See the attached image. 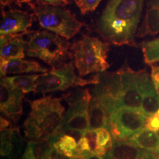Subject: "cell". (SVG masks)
Wrapping results in <instances>:
<instances>
[{
	"label": "cell",
	"instance_id": "1",
	"mask_svg": "<svg viewBox=\"0 0 159 159\" xmlns=\"http://www.w3.org/2000/svg\"><path fill=\"white\" fill-rule=\"evenodd\" d=\"M144 1L108 0L97 22L99 35L113 44L135 46Z\"/></svg>",
	"mask_w": 159,
	"mask_h": 159
},
{
	"label": "cell",
	"instance_id": "2",
	"mask_svg": "<svg viewBox=\"0 0 159 159\" xmlns=\"http://www.w3.org/2000/svg\"><path fill=\"white\" fill-rule=\"evenodd\" d=\"M109 43L89 35H83L80 39L71 43L69 49L80 76L100 73L109 68L110 65L107 61Z\"/></svg>",
	"mask_w": 159,
	"mask_h": 159
},
{
	"label": "cell",
	"instance_id": "3",
	"mask_svg": "<svg viewBox=\"0 0 159 159\" xmlns=\"http://www.w3.org/2000/svg\"><path fill=\"white\" fill-rule=\"evenodd\" d=\"M69 47L66 40L53 32L37 31L30 35L25 50L27 56L38 57L52 68H58L73 56Z\"/></svg>",
	"mask_w": 159,
	"mask_h": 159
},
{
	"label": "cell",
	"instance_id": "4",
	"mask_svg": "<svg viewBox=\"0 0 159 159\" xmlns=\"http://www.w3.org/2000/svg\"><path fill=\"white\" fill-rule=\"evenodd\" d=\"M61 98L44 97L30 102V116L39 128L41 140H48L63 133L65 109Z\"/></svg>",
	"mask_w": 159,
	"mask_h": 159
},
{
	"label": "cell",
	"instance_id": "5",
	"mask_svg": "<svg viewBox=\"0 0 159 159\" xmlns=\"http://www.w3.org/2000/svg\"><path fill=\"white\" fill-rule=\"evenodd\" d=\"M99 82V73L85 80L77 77L72 62L66 63L58 68H52L50 71L39 75L35 81L34 93L45 94L63 91L75 86L97 84Z\"/></svg>",
	"mask_w": 159,
	"mask_h": 159
},
{
	"label": "cell",
	"instance_id": "6",
	"mask_svg": "<svg viewBox=\"0 0 159 159\" xmlns=\"http://www.w3.org/2000/svg\"><path fill=\"white\" fill-rule=\"evenodd\" d=\"M33 10L41 27L66 39L75 36L84 26L68 10L43 4Z\"/></svg>",
	"mask_w": 159,
	"mask_h": 159
},
{
	"label": "cell",
	"instance_id": "7",
	"mask_svg": "<svg viewBox=\"0 0 159 159\" xmlns=\"http://www.w3.org/2000/svg\"><path fill=\"white\" fill-rule=\"evenodd\" d=\"M148 116L139 111L121 107L111 113L110 131L113 140L125 141L146 127Z\"/></svg>",
	"mask_w": 159,
	"mask_h": 159
},
{
	"label": "cell",
	"instance_id": "8",
	"mask_svg": "<svg viewBox=\"0 0 159 159\" xmlns=\"http://www.w3.org/2000/svg\"><path fill=\"white\" fill-rule=\"evenodd\" d=\"M122 87V96L119 108L124 107L140 111L143 99V88L150 80L145 70L134 71L125 64L119 69Z\"/></svg>",
	"mask_w": 159,
	"mask_h": 159
},
{
	"label": "cell",
	"instance_id": "9",
	"mask_svg": "<svg viewBox=\"0 0 159 159\" xmlns=\"http://www.w3.org/2000/svg\"><path fill=\"white\" fill-rule=\"evenodd\" d=\"M122 96V87L119 71L99 73V82L92 90V97L104 104L110 114L119 108Z\"/></svg>",
	"mask_w": 159,
	"mask_h": 159
},
{
	"label": "cell",
	"instance_id": "10",
	"mask_svg": "<svg viewBox=\"0 0 159 159\" xmlns=\"http://www.w3.org/2000/svg\"><path fill=\"white\" fill-rule=\"evenodd\" d=\"M24 93L1 80V113L4 117L16 123L22 114Z\"/></svg>",
	"mask_w": 159,
	"mask_h": 159
},
{
	"label": "cell",
	"instance_id": "11",
	"mask_svg": "<svg viewBox=\"0 0 159 159\" xmlns=\"http://www.w3.org/2000/svg\"><path fill=\"white\" fill-rule=\"evenodd\" d=\"M33 16L27 12L9 7L5 10L2 7L1 35L27 33V29L32 25Z\"/></svg>",
	"mask_w": 159,
	"mask_h": 159
},
{
	"label": "cell",
	"instance_id": "12",
	"mask_svg": "<svg viewBox=\"0 0 159 159\" xmlns=\"http://www.w3.org/2000/svg\"><path fill=\"white\" fill-rule=\"evenodd\" d=\"M150 151L144 150L129 141L113 140V146L104 156V159H141Z\"/></svg>",
	"mask_w": 159,
	"mask_h": 159
},
{
	"label": "cell",
	"instance_id": "13",
	"mask_svg": "<svg viewBox=\"0 0 159 159\" xmlns=\"http://www.w3.org/2000/svg\"><path fill=\"white\" fill-rule=\"evenodd\" d=\"M1 77H4L7 75L22 74L30 72H47L48 69L43 67L35 61H24L20 58L10 59L1 61L0 63Z\"/></svg>",
	"mask_w": 159,
	"mask_h": 159
},
{
	"label": "cell",
	"instance_id": "14",
	"mask_svg": "<svg viewBox=\"0 0 159 159\" xmlns=\"http://www.w3.org/2000/svg\"><path fill=\"white\" fill-rule=\"evenodd\" d=\"M89 130L105 128L110 131L111 114L103 103L92 97L89 108Z\"/></svg>",
	"mask_w": 159,
	"mask_h": 159
},
{
	"label": "cell",
	"instance_id": "15",
	"mask_svg": "<svg viewBox=\"0 0 159 159\" xmlns=\"http://www.w3.org/2000/svg\"><path fill=\"white\" fill-rule=\"evenodd\" d=\"M159 33V0H149L146 14L136 36L155 35Z\"/></svg>",
	"mask_w": 159,
	"mask_h": 159
},
{
	"label": "cell",
	"instance_id": "16",
	"mask_svg": "<svg viewBox=\"0 0 159 159\" xmlns=\"http://www.w3.org/2000/svg\"><path fill=\"white\" fill-rule=\"evenodd\" d=\"M159 110V94L152 80L145 83L143 88V99L140 112L146 116L156 114Z\"/></svg>",
	"mask_w": 159,
	"mask_h": 159
},
{
	"label": "cell",
	"instance_id": "17",
	"mask_svg": "<svg viewBox=\"0 0 159 159\" xmlns=\"http://www.w3.org/2000/svg\"><path fill=\"white\" fill-rule=\"evenodd\" d=\"M27 33H21L1 46L0 59L1 61L25 57L26 41L22 39V35Z\"/></svg>",
	"mask_w": 159,
	"mask_h": 159
},
{
	"label": "cell",
	"instance_id": "18",
	"mask_svg": "<svg viewBox=\"0 0 159 159\" xmlns=\"http://www.w3.org/2000/svg\"><path fill=\"white\" fill-rule=\"evenodd\" d=\"M53 142L48 140H31L27 144L21 159H48Z\"/></svg>",
	"mask_w": 159,
	"mask_h": 159
},
{
	"label": "cell",
	"instance_id": "19",
	"mask_svg": "<svg viewBox=\"0 0 159 159\" xmlns=\"http://www.w3.org/2000/svg\"><path fill=\"white\" fill-rule=\"evenodd\" d=\"M128 140L140 148L148 151L159 150V136L157 132L145 128Z\"/></svg>",
	"mask_w": 159,
	"mask_h": 159
},
{
	"label": "cell",
	"instance_id": "20",
	"mask_svg": "<svg viewBox=\"0 0 159 159\" xmlns=\"http://www.w3.org/2000/svg\"><path fill=\"white\" fill-rule=\"evenodd\" d=\"M63 129V130H77L85 134L89 130V111L73 114H66Z\"/></svg>",
	"mask_w": 159,
	"mask_h": 159
},
{
	"label": "cell",
	"instance_id": "21",
	"mask_svg": "<svg viewBox=\"0 0 159 159\" xmlns=\"http://www.w3.org/2000/svg\"><path fill=\"white\" fill-rule=\"evenodd\" d=\"M39 75H19L13 77H4L2 80L11 86L21 90L24 94H27L34 91L35 81Z\"/></svg>",
	"mask_w": 159,
	"mask_h": 159
},
{
	"label": "cell",
	"instance_id": "22",
	"mask_svg": "<svg viewBox=\"0 0 159 159\" xmlns=\"http://www.w3.org/2000/svg\"><path fill=\"white\" fill-rule=\"evenodd\" d=\"M53 147L65 156L73 157L77 149V143L74 137L62 133L58 135L55 142L53 143Z\"/></svg>",
	"mask_w": 159,
	"mask_h": 159
},
{
	"label": "cell",
	"instance_id": "23",
	"mask_svg": "<svg viewBox=\"0 0 159 159\" xmlns=\"http://www.w3.org/2000/svg\"><path fill=\"white\" fill-rule=\"evenodd\" d=\"M144 62L152 65L159 62V38L142 43Z\"/></svg>",
	"mask_w": 159,
	"mask_h": 159
},
{
	"label": "cell",
	"instance_id": "24",
	"mask_svg": "<svg viewBox=\"0 0 159 159\" xmlns=\"http://www.w3.org/2000/svg\"><path fill=\"white\" fill-rule=\"evenodd\" d=\"M14 128H10L1 131V155L10 156L13 150V133Z\"/></svg>",
	"mask_w": 159,
	"mask_h": 159
},
{
	"label": "cell",
	"instance_id": "25",
	"mask_svg": "<svg viewBox=\"0 0 159 159\" xmlns=\"http://www.w3.org/2000/svg\"><path fill=\"white\" fill-rule=\"evenodd\" d=\"M90 94L88 89H83L81 88H76L70 90L66 94H63L62 99L66 102L69 106H71L75 103L78 102L83 99L85 96Z\"/></svg>",
	"mask_w": 159,
	"mask_h": 159
},
{
	"label": "cell",
	"instance_id": "26",
	"mask_svg": "<svg viewBox=\"0 0 159 159\" xmlns=\"http://www.w3.org/2000/svg\"><path fill=\"white\" fill-rule=\"evenodd\" d=\"M23 128L25 136L27 139L31 140H41V135L39 128L35 121L30 116H28V118L24 122Z\"/></svg>",
	"mask_w": 159,
	"mask_h": 159
},
{
	"label": "cell",
	"instance_id": "27",
	"mask_svg": "<svg viewBox=\"0 0 159 159\" xmlns=\"http://www.w3.org/2000/svg\"><path fill=\"white\" fill-rule=\"evenodd\" d=\"M97 135L98 146L104 147L108 151L111 150L113 146V140L108 130L105 128L97 129Z\"/></svg>",
	"mask_w": 159,
	"mask_h": 159
},
{
	"label": "cell",
	"instance_id": "28",
	"mask_svg": "<svg viewBox=\"0 0 159 159\" xmlns=\"http://www.w3.org/2000/svg\"><path fill=\"white\" fill-rule=\"evenodd\" d=\"M83 15L94 11L102 0H74Z\"/></svg>",
	"mask_w": 159,
	"mask_h": 159
},
{
	"label": "cell",
	"instance_id": "29",
	"mask_svg": "<svg viewBox=\"0 0 159 159\" xmlns=\"http://www.w3.org/2000/svg\"><path fill=\"white\" fill-rule=\"evenodd\" d=\"M83 136L88 139V142L90 146V151L91 152H94L97 150L98 144H97V130H89L85 133Z\"/></svg>",
	"mask_w": 159,
	"mask_h": 159
},
{
	"label": "cell",
	"instance_id": "30",
	"mask_svg": "<svg viewBox=\"0 0 159 159\" xmlns=\"http://www.w3.org/2000/svg\"><path fill=\"white\" fill-rule=\"evenodd\" d=\"M145 128L153 131H157L159 130V116L157 113L156 114L152 115V116L148 117Z\"/></svg>",
	"mask_w": 159,
	"mask_h": 159
},
{
	"label": "cell",
	"instance_id": "31",
	"mask_svg": "<svg viewBox=\"0 0 159 159\" xmlns=\"http://www.w3.org/2000/svg\"><path fill=\"white\" fill-rule=\"evenodd\" d=\"M43 5L52 6H65L70 2L69 0H39Z\"/></svg>",
	"mask_w": 159,
	"mask_h": 159
},
{
	"label": "cell",
	"instance_id": "32",
	"mask_svg": "<svg viewBox=\"0 0 159 159\" xmlns=\"http://www.w3.org/2000/svg\"><path fill=\"white\" fill-rule=\"evenodd\" d=\"M151 80L156 87V89H159V66H152V71H151Z\"/></svg>",
	"mask_w": 159,
	"mask_h": 159
},
{
	"label": "cell",
	"instance_id": "33",
	"mask_svg": "<svg viewBox=\"0 0 159 159\" xmlns=\"http://www.w3.org/2000/svg\"><path fill=\"white\" fill-rule=\"evenodd\" d=\"M48 159H72V157H68L57 151L54 147L52 149Z\"/></svg>",
	"mask_w": 159,
	"mask_h": 159
},
{
	"label": "cell",
	"instance_id": "34",
	"mask_svg": "<svg viewBox=\"0 0 159 159\" xmlns=\"http://www.w3.org/2000/svg\"><path fill=\"white\" fill-rule=\"evenodd\" d=\"M81 156L83 157V159H103L98 155L93 153L90 151H85L81 154Z\"/></svg>",
	"mask_w": 159,
	"mask_h": 159
},
{
	"label": "cell",
	"instance_id": "35",
	"mask_svg": "<svg viewBox=\"0 0 159 159\" xmlns=\"http://www.w3.org/2000/svg\"><path fill=\"white\" fill-rule=\"evenodd\" d=\"M10 125H11V122L8 120V119H6L5 117H3L2 116H1V131L6 130V129L9 128Z\"/></svg>",
	"mask_w": 159,
	"mask_h": 159
},
{
	"label": "cell",
	"instance_id": "36",
	"mask_svg": "<svg viewBox=\"0 0 159 159\" xmlns=\"http://www.w3.org/2000/svg\"><path fill=\"white\" fill-rule=\"evenodd\" d=\"M23 2H29V1H30V0H22Z\"/></svg>",
	"mask_w": 159,
	"mask_h": 159
},
{
	"label": "cell",
	"instance_id": "37",
	"mask_svg": "<svg viewBox=\"0 0 159 159\" xmlns=\"http://www.w3.org/2000/svg\"><path fill=\"white\" fill-rule=\"evenodd\" d=\"M156 132H157V134H158V136H159V130H157V131H156Z\"/></svg>",
	"mask_w": 159,
	"mask_h": 159
},
{
	"label": "cell",
	"instance_id": "38",
	"mask_svg": "<svg viewBox=\"0 0 159 159\" xmlns=\"http://www.w3.org/2000/svg\"><path fill=\"white\" fill-rule=\"evenodd\" d=\"M157 114H158V115L159 116V110H158V111H157Z\"/></svg>",
	"mask_w": 159,
	"mask_h": 159
},
{
	"label": "cell",
	"instance_id": "39",
	"mask_svg": "<svg viewBox=\"0 0 159 159\" xmlns=\"http://www.w3.org/2000/svg\"><path fill=\"white\" fill-rule=\"evenodd\" d=\"M158 152H159V150H158Z\"/></svg>",
	"mask_w": 159,
	"mask_h": 159
}]
</instances>
